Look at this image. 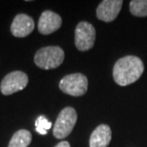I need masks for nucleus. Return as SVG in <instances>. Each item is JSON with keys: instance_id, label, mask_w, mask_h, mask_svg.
<instances>
[{"instance_id": "f257e3e1", "label": "nucleus", "mask_w": 147, "mask_h": 147, "mask_svg": "<svg viewBox=\"0 0 147 147\" xmlns=\"http://www.w3.org/2000/svg\"><path fill=\"white\" fill-rule=\"evenodd\" d=\"M144 71V64L136 55H126L119 58L113 68L114 80L119 86H127L142 76Z\"/></svg>"}, {"instance_id": "f03ea898", "label": "nucleus", "mask_w": 147, "mask_h": 147, "mask_svg": "<svg viewBox=\"0 0 147 147\" xmlns=\"http://www.w3.org/2000/svg\"><path fill=\"white\" fill-rule=\"evenodd\" d=\"M65 54L58 46H47L39 49L34 55V63L40 69L51 70L62 64Z\"/></svg>"}, {"instance_id": "7ed1b4c3", "label": "nucleus", "mask_w": 147, "mask_h": 147, "mask_svg": "<svg viewBox=\"0 0 147 147\" xmlns=\"http://www.w3.org/2000/svg\"><path fill=\"white\" fill-rule=\"evenodd\" d=\"M78 114L73 107H66L60 111L53 129V134L55 139L62 140L72 133L75 127Z\"/></svg>"}, {"instance_id": "20e7f679", "label": "nucleus", "mask_w": 147, "mask_h": 147, "mask_svg": "<svg viewBox=\"0 0 147 147\" xmlns=\"http://www.w3.org/2000/svg\"><path fill=\"white\" fill-rule=\"evenodd\" d=\"M59 89L69 96H81L88 90V79L80 73L67 75L59 81Z\"/></svg>"}, {"instance_id": "39448f33", "label": "nucleus", "mask_w": 147, "mask_h": 147, "mask_svg": "<svg viewBox=\"0 0 147 147\" xmlns=\"http://www.w3.org/2000/svg\"><path fill=\"white\" fill-rule=\"evenodd\" d=\"M96 40V29L87 21L79 22L75 31V44L78 51L86 52L93 48Z\"/></svg>"}, {"instance_id": "423d86ee", "label": "nucleus", "mask_w": 147, "mask_h": 147, "mask_svg": "<svg viewBox=\"0 0 147 147\" xmlns=\"http://www.w3.org/2000/svg\"><path fill=\"white\" fill-rule=\"evenodd\" d=\"M29 78L27 74L22 71L9 73L0 83V91L4 96H10L22 91L28 85Z\"/></svg>"}, {"instance_id": "0eeeda50", "label": "nucleus", "mask_w": 147, "mask_h": 147, "mask_svg": "<svg viewBox=\"0 0 147 147\" xmlns=\"http://www.w3.org/2000/svg\"><path fill=\"white\" fill-rule=\"evenodd\" d=\"M122 0H104L96 8V17L104 22H112L121 10Z\"/></svg>"}, {"instance_id": "6e6552de", "label": "nucleus", "mask_w": 147, "mask_h": 147, "mask_svg": "<svg viewBox=\"0 0 147 147\" xmlns=\"http://www.w3.org/2000/svg\"><path fill=\"white\" fill-rule=\"evenodd\" d=\"M62 25V18L59 14L52 11H44L38 20V32L42 34H51L57 31Z\"/></svg>"}, {"instance_id": "1a4fd4ad", "label": "nucleus", "mask_w": 147, "mask_h": 147, "mask_svg": "<svg viewBox=\"0 0 147 147\" xmlns=\"http://www.w3.org/2000/svg\"><path fill=\"white\" fill-rule=\"evenodd\" d=\"M34 29V21L26 13H18L11 25V33L16 37H26Z\"/></svg>"}, {"instance_id": "9d476101", "label": "nucleus", "mask_w": 147, "mask_h": 147, "mask_svg": "<svg viewBox=\"0 0 147 147\" xmlns=\"http://www.w3.org/2000/svg\"><path fill=\"white\" fill-rule=\"evenodd\" d=\"M112 139L111 128L106 124H100L91 134L90 147H107Z\"/></svg>"}, {"instance_id": "9b49d317", "label": "nucleus", "mask_w": 147, "mask_h": 147, "mask_svg": "<svg viewBox=\"0 0 147 147\" xmlns=\"http://www.w3.org/2000/svg\"><path fill=\"white\" fill-rule=\"evenodd\" d=\"M32 142V134L26 129H20L13 135L8 147H28Z\"/></svg>"}, {"instance_id": "f8f14e48", "label": "nucleus", "mask_w": 147, "mask_h": 147, "mask_svg": "<svg viewBox=\"0 0 147 147\" xmlns=\"http://www.w3.org/2000/svg\"><path fill=\"white\" fill-rule=\"evenodd\" d=\"M130 13L135 16H147V0H132L129 3Z\"/></svg>"}, {"instance_id": "ddd939ff", "label": "nucleus", "mask_w": 147, "mask_h": 147, "mask_svg": "<svg viewBox=\"0 0 147 147\" xmlns=\"http://www.w3.org/2000/svg\"><path fill=\"white\" fill-rule=\"evenodd\" d=\"M52 127V122L45 116H39L36 120V131L40 135H46Z\"/></svg>"}, {"instance_id": "4468645a", "label": "nucleus", "mask_w": 147, "mask_h": 147, "mask_svg": "<svg viewBox=\"0 0 147 147\" xmlns=\"http://www.w3.org/2000/svg\"><path fill=\"white\" fill-rule=\"evenodd\" d=\"M55 147H71V146H70V143L68 142L63 140V142H60L59 143H57Z\"/></svg>"}]
</instances>
